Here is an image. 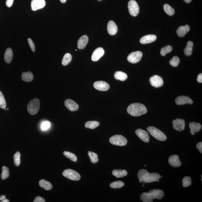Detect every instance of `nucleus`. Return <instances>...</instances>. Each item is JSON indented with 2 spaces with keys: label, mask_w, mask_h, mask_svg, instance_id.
Listing matches in <instances>:
<instances>
[{
  "label": "nucleus",
  "mask_w": 202,
  "mask_h": 202,
  "mask_svg": "<svg viewBox=\"0 0 202 202\" xmlns=\"http://www.w3.org/2000/svg\"><path fill=\"white\" fill-rule=\"evenodd\" d=\"M50 127V123L48 121H45L41 125V129L43 130H48Z\"/></svg>",
  "instance_id": "obj_42"
},
{
  "label": "nucleus",
  "mask_w": 202,
  "mask_h": 202,
  "mask_svg": "<svg viewBox=\"0 0 202 202\" xmlns=\"http://www.w3.org/2000/svg\"><path fill=\"white\" fill-rule=\"evenodd\" d=\"M117 27L114 21L111 20L109 21L107 25V31L111 35H114L117 31Z\"/></svg>",
  "instance_id": "obj_19"
},
{
  "label": "nucleus",
  "mask_w": 202,
  "mask_h": 202,
  "mask_svg": "<svg viewBox=\"0 0 202 202\" xmlns=\"http://www.w3.org/2000/svg\"><path fill=\"white\" fill-rule=\"evenodd\" d=\"M147 131L156 139L161 141H165L167 139L166 135L158 129L153 126L149 127L147 128Z\"/></svg>",
  "instance_id": "obj_4"
},
{
  "label": "nucleus",
  "mask_w": 202,
  "mask_h": 202,
  "mask_svg": "<svg viewBox=\"0 0 202 202\" xmlns=\"http://www.w3.org/2000/svg\"><path fill=\"white\" fill-rule=\"evenodd\" d=\"M13 1L14 0H7L6 3L7 6L8 7L12 6Z\"/></svg>",
  "instance_id": "obj_46"
},
{
  "label": "nucleus",
  "mask_w": 202,
  "mask_h": 202,
  "mask_svg": "<svg viewBox=\"0 0 202 202\" xmlns=\"http://www.w3.org/2000/svg\"><path fill=\"white\" fill-rule=\"evenodd\" d=\"M197 81L198 82L200 83H201L202 82V74H199V75L198 76L197 78Z\"/></svg>",
  "instance_id": "obj_47"
},
{
  "label": "nucleus",
  "mask_w": 202,
  "mask_h": 202,
  "mask_svg": "<svg viewBox=\"0 0 202 202\" xmlns=\"http://www.w3.org/2000/svg\"><path fill=\"white\" fill-rule=\"evenodd\" d=\"M40 106V101L38 98H35L31 100L27 107L28 112L31 115L37 114L39 111Z\"/></svg>",
  "instance_id": "obj_5"
},
{
  "label": "nucleus",
  "mask_w": 202,
  "mask_h": 202,
  "mask_svg": "<svg viewBox=\"0 0 202 202\" xmlns=\"http://www.w3.org/2000/svg\"><path fill=\"white\" fill-rule=\"evenodd\" d=\"M60 1H61V3H64L66 2L67 0H60Z\"/></svg>",
  "instance_id": "obj_51"
},
{
  "label": "nucleus",
  "mask_w": 202,
  "mask_h": 202,
  "mask_svg": "<svg viewBox=\"0 0 202 202\" xmlns=\"http://www.w3.org/2000/svg\"><path fill=\"white\" fill-rule=\"evenodd\" d=\"M197 148L200 152L201 154H202V142H200L197 144Z\"/></svg>",
  "instance_id": "obj_45"
},
{
  "label": "nucleus",
  "mask_w": 202,
  "mask_h": 202,
  "mask_svg": "<svg viewBox=\"0 0 202 202\" xmlns=\"http://www.w3.org/2000/svg\"><path fill=\"white\" fill-rule=\"evenodd\" d=\"M164 9L165 12L168 15L172 16L175 13L174 9L168 4H165L164 5Z\"/></svg>",
  "instance_id": "obj_32"
},
{
  "label": "nucleus",
  "mask_w": 202,
  "mask_h": 202,
  "mask_svg": "<svg viewBox=\"0 0 202 202\" xmlns=\"http://www.w3.org/2000/svg\"><path fill=\"white\" fill-rule=\"evenodd\" d=\"M109 141L113 145L118 146H124L127 143V139L120 135L112 136L110 138Z\"/></svg>",
  "instance_id": "obj_6"
},
{
  "label": "nucleus",
  "mask_w": 202,
  "mask_h": 202,
  "mask_svg": "<svg viewBox=\"0 0 202 202\" xmlns=\"http://www.w3.org/2000/svg\"><path fill=\"white\" fill-rule=\"evenodd\" d=\"M62 174L66 178L74 181H78L81 178L79 173L70 169L64 170Z\"/></svg>",
  "instance_id": "obj_7"
},
{
  "label": "nucleus",
  "mask_w": 202,
  "mask_h": 202,
  "mask_svg": "<svg viewBox=\"0 0 202 202\" xmlns=\"http://www.w3.org/2000/svg\"><path fill=\"white\" fill-rule=\"evenodd\" d=\"M7 110H9V108H7Z\"/></svg>",
  "instance_id": "obj_55"
},
{
  "label": "nucleus",
  "mask_w": 202,
  "mask_h": 202,
  "mask_svg": "<svg viewBox=\"0 0 202 202\" xmlns=\"http://www.w3.org/2000/svg\"><path fill=\"white\" fill-rule=\"evenodd\" d=\"M72 60V56L69 53L66 54L63 57L62 64L66 66L69 64Z\"/></svg>",
  "instance_id": "obj_31"
},
{
  "label": "nucleus",
  "mask_w": 202,
  "mask_h": 202,
  "mask_svg": "<svg viewBox=\"0 0 202 202\" xmlns=\"http://www.w3.org/2000/svg\"><path fill=\"white\" fill-rule=\"evenodd\" d=\"M180 61L179 58L177 56H174L170 61V65L173 67H177L179 64Z\"/></svg>",
  "instance_id": "obj_40"
},
{
  "label": "nucleus",
  "mask_w": 202,
  "mask_h": 202,
  "mask_svg": "<svg viewBox=\"0 0 202 202\" xmlns=\"http://www.w3.org/2000/svg\"><path fill=\"white\" fill-rule=\"evenodd\" d=\"M164 195V193L162 190L154 189L149 190V193H142L140 198L144 202H152L154 199L161 200Z\"/></svg>",
  "instance_id": "obj_2"
},
{
  "label": "nucleus",
  "mask_w": 202,
  "mask_h": 202,
  "mask_svg": "<svg viewBox=\"0 0 202 202\" xmlns=\"http://www.w3.org/2000/svg\"><path fill=\"white\" fill-rule=\"evenodd\" d=\"M124 183L122 181H117L112 183L110 185V187L113 189H118L124 187Z\"/></svg>",
  "instance_id": "obj_36"
},
{
  "label": "nucleus",
  "mask_w": 202,
  "mask_h": 202,
  "mask_svg": "<svg viewBox=\"0 0 202 202\" xmlns=\"http://www.w3.org/2000/svg\"><path fill=\"white\" fill-rule=\"evenodd\" d=\"M2 173L1 174V179L3 180L6 179L9 176V168L6 166H3L2 168Z\"/></svg>",
  "instance_id": "obj_33"
},
{
  "label": "nucleus",
  "mask_w": 202,
  "mask_h": 202,
  "mask_svg": "<svg viewBox=\"0 0 202 202\" xmlns=\"http://www.w3.org/2000/svg\"><path fill=\"white\" fill-rule=\"evenodd\" d=\"M173 128L176 131L180 132L184 129L185 124L184 120L176 119L173 120Z\"/></svg>",
  "instance_id": "obj_12"
},
{
  "label": "nucleus",
  "mask_w": 202,
  "mask_h": 202,
  "mask_svg": "<svg viewBox=\"0 0 202 202\" xmlns=\"http://www.w3.org/2000/svg\"><path fill=\"white\" fill-rule=\"evenodd\" d=\"M175 102L177 105H182L186 104H192L193 101L190 97L182 96L177 97L176 99Z\"/></svg>",
  "instance_id": "obj_15"
},
{
  "label": "nucleus",
  "mask_w": 202,
  "mask_h": 202,
  "mask_svg": "<svg viewBox=\"0 0 202 202\" xmlns=\"http://www.w3.org/2000/svg\"><path fill=\"white\" fill-rule=\"evenodd\" d=\"M112 174L117 178H121L127 176L128 173L125 170H113Z\"/></svg>",
  "instance_id": "obj_29"
},
{
  "label": "nucleus",
  "mask_w": 202,
  "mask_h": 202,
  "mask_svg": "<svg viewBox=\"0 0 202 202\" xmlns=\"http://www.w3.org/2000/svg\"><path fill=\"white\" fill-rule=\"evenodd\" d=\"M88 38L86 35L82 36L78 42V47L79 49H83L85 48L88 43Z\"/></svg>",
  "instance_id": "obj_23"
},
{
  "label": "nucleus",
  "mask_w": 202,
  "mask_h": 202,
  "mask_svg": "<svg viewBox=\"0 0 202 202\" xmlns=\"http://www.w3.org/2000/svg\"><path fill=\"white\" fill-rule=\"evenodd\" d=\"M65 106L69 110L71 111H76L78 110L79 106L73 100L68 99L65 100Z\"/></svg>",
  "instance_id": "obj_17"
},
{
  "label": "nucleus",
  "mask_w": 202,
  "mask_h": 202,
  "mask_svg": "<svg viewBox=\"0 0 202 202\" xmlns=\"http://www.w3.org/2000/svg\"><path fill=\"white\" fill-rule=\"evenodd\" d=\"M21 79L24 81L29 82L33 80L34 75L31 71H28L27 72H24L22 73V75H21Z\"/></svg>",
  "instance_id": "obj_28"
},
{
  "label": "nucleus",
  "mask_w": 202,
  "mask_h": 202,
  "mask_svg": "<svg viewBox=\"0 0 202 202\" xmlns=\"http://www.w3.org/2000/svg\"><path fill=\"white\" fill-rule=\"evenodd\" d=\"M139 182H141V180H139Z\"/></svg>",
  "instance_id": "obj_54"
},
{
  "label": "nucleus",
  "mask_w": 202,
  "mask_h": 202,
  "mask_svg": "<svg viewBox=\"0 0 202 202\" xmlns=\"http://www.w3.org/2000/svg\"><path fill=\"white\" fill-rule=\"evenodd\" d=\"M6 198V196L4 195L0 196V201H2Z\"/></svg>",
  "instance_id": "obj_48"
},
{
  "label": "nucleus",
  "mask_w": 202,
  "mask_h": 202,
  "mask_svg": "<svg viewBox=\"0 0 202 202\" xmlns=\"http://www.w3.org/2000/svg\"><path fill=\"white\" fill-rule=\"evenodd\" d=\"M98 1H101V0H98Z\"/></svg>",
  "instance_id": "obj_56"
},
{
  "label": "nucleus",
  "mask_w": 202,
  "mask_h": 202,
  "mask_svg": "<svg viewBox=\"0 0 202 202\" xmlns=\"http://www.w3.org/2000/svg\"><path fill=\"white\" fill-rule=\"evenodd\" d=\"M40 187L46 190H50L53 188L52 184L48 181L45 180H40L39 182Z\"/></svg>",
  "instance_id": "obj_25"
},
{
  "label": "nucleus",
  "mask_w": 202,
  "mask_h": 202,
  "mask_svg": "<svg viewBox=\"0 0 202 202\" xmlns=\"http://www.w3.org/2000/svg\"><path fill=\"white\" fill-rule=\"evenodd\" d=\"M168 163L170 165L174 167H179L182 164L179 157L176 155H171L169 158Z\"/></svg>",
  "instance_id": "obj_18"
},
{
  "label": "nucleus",
  "mask_w": 202,
  "mask_h": 202,
  "mask_svg": "<svg viewBox=\"0 0 202 202\" xmlns=\"http://www.w3.org/2000/svg\"><path fill=\"white\" fill-rule=\"evenodd\" d=\"M94 87L100 91H107L110 88L109 85L104 81H97L94 83Z\"/></svg>",
  "instance_id": "obj_11"
},
{
  "label": "nucleus",
  "mask_w": 202,
  "mask_h": 202,
  "mask_svg": "<svg viewBox=\"0 0 202 202\" xmlns=\"http://www.w3.org/2000/svg\"><path fill=\"white\" fill-rule=\"evenodd\" d=\"M135 133L137 136L144 142L148 143L149 141V136L147 131L141 129H137Z\"/></svg>",
  "instance_id": "obj_14"
},
{
  "label": "nucleus",
  "mask_w": 202,
  "mask_h": 202,
  "mask_svg": "<svg viewBox=\"0 0 202 202\" xmlns=\"http://www.w3.org/2000/svg\"><path fill=\"white\" fill-rule=\"evenodd\" d=\"M149 81L151 85L155 88L161 87L164 84L162 78L158 75H155L150 77Z\"/></svg>",
  "instance_id": "obj_10"
},
{
  "label": "nucleus",
  "mask_w": 202,
  "mask_h": 202,
  "mask_svg": "<svg viewBox=\"0 0 202 202\" xmlns=\"http://www.w3.org/2000/svg\"><path fill=\"white\" fill-rule=\"evenodd\" d=\"M45 0H32L31 3V9L35 11L42 9L45 6Z\"/></svg>",
  "instance_id": "obj_13"
},
{
  "label": "nucleus",
  "mask_w": 202,
  "mask_h": 202,
  "mask_svg": "<svg viewBox=\"0 0 202 202\" xmlns=\"http://www.w3.org/2000/svg\"><path fill=\"white\" fill-rule=\"evenodd\" d=\"M139 179L144 181L146 183H150L153 182H159V179L162 176L157 173H149L147 170H140L137 174Z\"/></svg>",
  "instance_id": "obj_1"
},
{
  "label": "nucleus",
  "mask_w": 202,
  "mask_h": 202,
  "mask_svg": "<svg viewBox=\"0 0 202 202\" xmlns=\"http://www.w3.org/2000/svg\"><path fill=\"white\" fill-rule=\"evenodd\" d=\"M143 54L141 51H135L131 53L128 55L127 60L131 63H136L139 62Z\"/></svg>",
  "instance_id": "obj_9"
},
{
  "label": "nucleus",
  "mask_w": 202,
  "mask_h": 202,
  "mask_svg": "<svg viewBox=\"0 0 202 202\" xmlns=\"http://www.w3.org/2000/svg\"><path fill=\"white\" fill-rule=\"evenodd\" d=\"M88 155L92 163L95 164L98 162V155L96 153L88 151Z\"/></svg>",
  "instance_id": "obj_34"
},
{
  "label": "nucleus",
  "mask_w": 202,
  "mask_h": 202,
  "mask_svg": "<svg viewBox=\"0 0 202 202\" xmlns=\"http://www.w3.org/2000/svg\"><path fill=\"white\" fill-rule=\"evenodd\" d=\"M192 0H184V1L187 3H190L191 2Z\"/></svg>",
  "instance_id": "obj_50"
},
{
  "label": "nucleus",
  "mask_w": 202,
  "mask_h": 202,
  "mask_svg": "<svg viewBox=\"0 0 202 202\" xmlns=\"http://www.w3.org/2000/svg\"><path fill=\"white\" fill-rule=\"evenodd\" d=\"M28 42L31 50H32L33 52H35V45L32 40L31 38H28Z\"/></svg>",
  "instance_id": "obj_43"
},
{
  "label": "nucleus",
  "mask_w": 202,
  "mask_h": 202,
  "mask_svg": "<svg viewBox=\"0 0 202 202\" xmlns=\"http://www.w3.org/2000/svg\"><path fill=\"white\" fill-rule=\"evenodd\" d=\"M142 187H144V184H143Z\"/></svg>",
  "instance_id": "obj_53"
},
{
  "label": "nucleus",
  "mask_w": 202,
  "mask_h": 202,
  "mask_svg": "<svg viewBox=\"0 0 202 202\" xmlns=\"http://www.w3.org/2000/svg\"><path fill=\"white\" fill-rule=\"evenodd\" d=\"M128 9L130 15L133 17L136 16L139 12V7L134 0H131L129 2Z\"/></svg>",
  "instance_id": "obj_8"
},
{
  "label": "nucleus",
  "mask_w": 202,
  "mask_h": 202,
  "mask_svg": "<svg viewBox=\"0 0 202 202\" xmlns=\"http://www.w3.org/2000/svg\"><path fill=\"white\" fill-rule=\"evenodd\" d=\"M144 167H147V166L145 165H144Z\"/></svg>",
  "instance_id": "obj_52"
},
{
  "label": "nucleus",
  "mask_w": 202,
  "mask_h": 202,
  "mask_svg": "<svg viewBox=\"0 0 202 202\" xmlns=\"http://www.w3.org/2000/svg\"><path fill=\"white\" fill-rule=\"evenodd\" d=\"M190 27L188 25L179 27L176 31L177 35L180 37H183L190 31Z\"/></svg>",
  "instance_id": "obj_22"
},
{
  "label": "nucleus",
  "mask_w": 202,
  "mask_h": 202,
  "mask_svg": "<svg viewBox=\"0 0 202 202\" xmlns=\"http://www.w3.org/2000/svg\"><path fill=\"white\" fill-rule=\"evenodd\" d=\"M13 57V53L12 49L11 48H7L4 55V59L5 62L7 63H10L12 61Z\"/></svg>",
  "instance_id": "obj_24"
},
{
  "label": "nucleus",
  "mask_w": 202,
  "mask_h": 202,
  "mask_svg": "<svg viewBox=\"0 0 202 202\" xmlns=\"http://www.w3.org/2000/svg\"><path fill=\"white\" fill-rule=\"evenodd\" d=\"M45 200L43 198L38 196L35 198L34 201V202H45Z\"/></svg>",
  "instance_id": "obj_44"
},
{
  "label": "nucleus",
  "mask_w": 202,
  "mask_h": 202,
  "mask_svg": "<svg viewBox=\"0 0 202 202\" xmlns=\"http://www.w3.org/2000/svg\"><path fill=\"white\" fill-rule=\"evenodd\" d=\"M157 38V36L155 35H148L142 37L140 41L141 44H148L154 42L156 41Z\"/></svg>",
  "instance_id": "obj_20"
},
{
  "label": "nucleus",
  "mask_w": 202,
  "mask_h": 202,
  "mask_svg": "<svg viewBox=\"0 0 202 202\" xmlns=\"http://www.w3.org/2000/svg\"><path fill=\"white\" fill-rule=\"evenodd\" d=\"M104 50L102 48L99 47L96 49L92 55V61H98L104 55Z\"/></svg>",
  "instance_id": "obj_16"
},
{
  "label": "nucleus",
  "mask_w": 202,
  "mask_h": 202,
  "mask_svg": "<svg viewBox=\"0 0 202 202\" xmlns=\"http://www.w3.org/2000/svg\"><path fill=\"white\" fill-rule=\"evenodd\" d=\"M190 129V133L194 135L196 133L198 132L202 128V125L199 123L191 122L189 124Z\"/></svg>",
  "instance_id": "obj_21"
},
{
  "label": "nucleus",
  "mask_w": 202,
  "mask_h": 202,
  "mask_svg": "<svg viewBox=\"0 0 202 202\" xmlns=\"http://www.w3.org/2000/svg\"><path fill=\"white\" fill-rule=\"evenodd\" d=\"M99 123L96 121H89L87 122L85 124L86 128L94 129L99 125Z\"/></svg>",
  "instance_id": "obj_30"
},
{
  "label": "nucleus",
  "mask_w": 202,
  "mask_h": 202,
  "mask_svg": "<svg viewBox=\"0 0 202 202\" xmlns=\"http://www.w3.org/2000/svg\"><path fill=\"white\" fill-rule=\"evenodd\" d=\"M172 47L171 46L168 45L167 46L163 47L161 49L160 53H161V55L164 56L166 55V54L171 52L172 51Z\"/></svg>",
  "instance_id": "obj_38"
},
{
  "label": "nucleus",
  "mask_w": 202,
  "mask_h": 202,
  "mask_svg": "<svg viewBox=\"0 0 202 202\" xmlns=\"http://www.w3.org/2000/svg\"><path fill=\"white\" fill-rule=\"evenodd\" d=\"M7 103L6 102L5 97H4L2 91L0 90V107L2 109L6 108Z\"/></svg>",
  "instance_id": "obj_41"
},
{
  "label": "nucleus",
  "mask_w": 202,
  "mask_h": 202,
  "mask_svg": "<svg viewBox=\"0 0 202 202\" xmlns=\"http://www.w3.org/2000/svg\"><path fill=\"white\" fill-rule=\"evenodd\" d=\"M114 78L121 81H125L128 78L127 74L121 71H117L114 74Z\"/></svg>",
  "instance_id": "obj_27"
},
{
  "label": "nucleus",
  "mask_w": 202,
  "mask_h": 202,
  "mask_svg": "<svg viewBox=\"0 0 202 202\" xmlns=\"http://www.w3.org/2000/svg\"><path fill=\"white\" fill-rule=\"evenodd\" d=\"M1 201L2 202H9V201L8 200V199H5Z\"/></svg>",
  "instance_id": "obj_49"
},
{
  "label": "nucleus",
  "mask_w": 202,
  "mask_h": 202,
  "mask_svg": "<svg viewBox=\"0 0 202 202\" xmlns=\"http://www.w3.org/2000/svg\"><path fill=\"white\" fill-rule=\"evenodd\" d=\"M193 43L191 41L187 42V46L184 48V52L185 55L187 56H190L192 54Z\"/></svg>",
  "instance_id": "obj_26"
},
{
  "label": "nucleus",
  "mask_w": 202,
  "mask_h": 202,
  "mask_svg": "<svg viewBox=\"0 0 202 202\" xmlns=\"http://www.w3.org/2000/svg\"><path fill=\"white\" fill-rule=\"evenodd\" d=\"M63 155L67 158L69 159L71 161L76 162L77 161V156L74 154L68 151H64L63 152Z\"/></svg>",
  "instance_id": "obj_35"
},
{
  "label": "nucleus",
  "mask_w": 202,
  "mask_h": 202,
  "mask_svg": "<svg viewBox=\"0 0 202 202\" xmlns=\"http://www.w3.org/2000/svg\"><path fill=\"white\" fill-rule=\"evenodd\" d=\"M192 184L191 179L189 176H186L183 179L182 185L183 187H190Z\"/></svg>",
  "instance_id": "obj_39"
},
{
  "label": "nucleus",
  "mask_w": 202,
  "mask_h": 202,
  "mask_svg": "<svg viewBox=\"0 0 202 202\" xmlns=\"http://www.w3.org/2000/svg\"><path fill=\"white\" fill-rule=\"evenodd\" d=\"M127 112L129 114L133 117H139L145 114L147 112V109L143 104L134 103L128 106Z\"/></svg>",
  "instance_id": "obj_3"
},
{
  "label": "nucleus",
  "mask_w": 202,
  "mask_h": 202,
  "mask_svg": "<svg viewBox=\"0 0 202 202\" xmlns=\"http://www.w3.org/2000/svg\"><path fill=\"white\" fill-rule=\"evenodd\" d=\"M20 153L19 152H17L14 155V165L18 167L20 164Z\"/></svg>",
  "instance_id": "obj_37"
}]
</instances>
